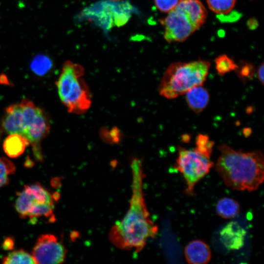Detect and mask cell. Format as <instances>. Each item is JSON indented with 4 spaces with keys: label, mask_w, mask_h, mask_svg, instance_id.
Here are the masks:
<instances>
[{
    "label": "cell",
    "mask_w": 264,
    "mask_h": 264,
    "mask_svg": "<svg viewBox=\"0 0 264 264\" xmlns=\"http://www.w3.org/2000/svg\"><path fill=\"white\" fill-rule=\"evenodd\" d=\"M132 195L127 213L114 225L109 233L111 242L118 248L139 252L150 238L158 232V227L150 218L143 192L144 174L141 159L131 162Z\"/></svg>",
    "instance_id": "obj_1"
},
{
    "label": "cell",
    "mask_w": 264,
    "mask_h": 264,
    "mask_svg": "<svg viewBox=\"0 0 264 264\" xmlns=\"http://www.w3.org/2000/svg\"><path fill=\"white\" fill-rule=\"evenodd\" d=\"M220 154L216 170L227 186L251 192L258 189L264 178V157L260 151L243 152L226 144L218 147Z\"/></svg>",
    "instance_id": "obj_2"
},
{
    "label": "cell",
    "mask_w": 264,
    "mask_h": 264,
    "mask_svg": "<svg viewBox=\"0 0 264 264\" xmlns=\"http://www.w3.org/2000/svg\"><path fill=\"white\" fill-rule=\"evenodd\" d=\"M210 66V63L203 60L171 64L159 84V94L168 99H175L194 87L202 85Z\"/></svg>",
    "instance_id": "obj_3"
},
{
    "label": "cell",
    "mask_w": 264,
    "mask_h": 264,
    "mask_svg": "<svg viewBox=\"0 0 264 264\" xmlns=\"http://www.w3.org/2000/svg\"><path fill=\"white\" fill-rule=\"evenodd\" d=\"M84 74L82 66L66 61L56 83L60 100L69 112L83 114L91 106V95L82 78Z\"/></svg>",
    "instance_id": "obj_4"
},
{
    "label": "cell",
    "mask_w": 264,
    "mask_h": 264,
    "mask_svg": "<svg viewBox=\"0 0 264 264\" xmlns=\"http://www.w3.org/2000/svg\"><path fill=\"white\" fill-rule=\"evenodd\" d=\"M56 197L39 183L25 185L18 193L15 207L22 218L45 217L54 219L53 210Z\"/></svg>",
    "instance_id": "obj_5"
},
{
    "label": "cell",
    "mask_w": 264,
    "mask_h": 264,
    "mask_svg": "<svg viewBox=\"0 0 264 264\" xmlns=\"http://www.w3.org/2000/svg\"><path fill=\"white\" fill-rule=\"evenodd\" d=\"M214 165L210 158L195 148L187 149L178 147L175 167L182 174L186 182V194L191 196L194 194L196 183L209 172Z\"/></svg>",
    "instance_id": "obj_6"
},
{
    "label": "cell",
    "mask_w": 264,
    "mask_h": 264,
    "mask_svg": "<svg viewBox=\"0 0 264 264\" xmlns=\"http://www.w3.org/2000/svg\"><path fill=\"white\" fill-rule=\"evenodd\" d=\"M20 103L24 120L23 136L31 144L36 158L41 160L43 157L40 143L49 131V120L44 112L30 100L24 99Z\"/></svg>",
    "instance_id": "obj_7"
},
{
    "label": "cell",
    "mask_w": 264,
    "mask_h": 264,
    "mask_svg": "<svg viewBox=\"0 0 264 264\" xmlns=\"http://www.w3.org/2000/svg\"><path fill=\"white\" fill-rule=\"evenodd\" d=\"M132 7L127 2H104L100 5L89 9L88 15L107 28L113 25L120 26L125 24L131 17Z\"/></svg>",
    "instance_id": "obj_8"
},
{
    "label": "cell",
    "mask_w": 264,
    "mask_h": 264,
    "mask_svg": "<svg viewBox=\"0 0 264 264\" xmlns=\"http://www.w3.org/2000/svg\"><path fill=\"white\" fill-rule=\"evenodd\" d=\"M168 13L160 21L164 28V38L168 42H182L197 30L187 15L177 7Z\"/></svg>",
    "instance_id": "obj_9"
},
{
    "label": "cell",
    "mask_w": 264,
    "mask_h": 264,
    "mask_svg": "<svg viewBox=\"0 0 264 264\" xmlns=\"http://www.w3.org/2000/svg\"><path fill=\"white\" fill-rule=\"evenodd\" d=\"M31 255L36 264H61L65 260L66 250L55 236L45 234L38 238Z\"/></svg>",
    "instance_id": "obj_10"
},
{
    "label": "cell",
    "mask_w": 264,
    "mask_h": 264,
    "mask_svg": "<svg viewBox=\"0 0 264 264\" xmlns=\"http://www.w3.org/2000/svg\"><path fill=\"white\" fill-rule=\"evenodd\" d=\"M246 234V230L239 223L231 221L222 228L220 237L226 248L235 250L243 246Z\"/></svg>",
    "instance_id": "obj_11"
},
{
    "label": "cell",
    "mask_w": 264,
    "mask_h": 264,
    "mask_svg": "<svg viewBox=\"0 0 264 264\" xmlns=\"http://www.w3.org/2000/svg\"><path fill=\"white\" fill-rule=\"evenodd\" d=\"M2 126L9 134H18L23 136L24 121L21 103L11 105L6 109Z\"/></svg>",
    "instance_id": "obj_12"
},
{
    "label": "cell",
    "mask_w": 264,
    "mask_h": 264,
    "mask_svg": "<svg viewBox=\"0 0 264 264\" xmlns=\"http://www.w3.org/2000/svg\"><path fill=\"white\" fill-rule=\"evenodd\" d=\"M176 7L187 15L197 30L204 23L207 12L200 0H179Z\"/></svg>",
    "instance_id": "obj_13"
},
{
    "label": "cell",
    "mask_w": 264,
    "mask_h": 264,
    "mask_svg": "<svg viewBox=\"0 0 264 264\" xmlns=\"http://www.w3.org/2000/svg\"><path fill=\"white\" fill-rule=\"evenodd\" d=\"M184 255L189 264H206L211 259L210 247L202 241L197 240L189 242L184 249Z\"/></svg>",
    "instance_id": "obj_14"
},
{
    "label": "cell",
    "mask_w": 264,
    "mask_h": 264,
    "mask_svg": "<svg viewBox=\"0 0 264 264\" xmlns=\"http://www.w3.org/2000/svg\"><path fill=\"white\" fill-rule=\"evenodd\" d=\"M185 94L188 106L193 111L197 114L201 113L205 109L210 101L209 91L202 85L192 88Z\"/></svg>",
    "instance_id": "obj_15"
},
{
    "label": "cell",
    "mask_w": 264,
    "mask_h": 264,
    "mask_svg": "<svg viewBox=\"0 0 264 264\" xmlns=\"http://www.w3.org/2000/svg\"><path fill=\"white\" fill-rule=\"evenodd\" d=\"M29 144L24 136L18 134H10L3 142V149L9 157L16 158L24 153Z\"/></svg>",
    "instance_id": "obj_16"
},
{
    "label": "cell",
    "mask_w": 264,
    "mask_h": 264,
    "mask_svg": "<svg viewBox=\"0 0 264 264\" xmlns=\"http://www.w3.org/2000/svg\"><path fill=\"white\" fill-rule=\"evenodd\" d=\"M240 209V204L238 201L226 197L219 199L216 206L218 215L226 219L235 218L239 214Z\"/></svg>",
    "instance_id": "obj_17"
},
{
    "label": "cell",
    "mask_w": 264,
    "mask_h": 264,
    "mask_svg": "<svg viewBox=\"0 0 264 264\" xmlns=\"http://www.w3.org/2000/svg\"><path fill=\"white\" fill-rule=\"evenodd\" d=\"M2 263L36 264V262L31 254L22 249H20L13 251L3 257L2 259Z\"/></svg>",
    "instance_id": "obj_18"
},
{
    "label": "cell",
    "mask_w": 264,
    "mask_h": 264,
    "mask_svg": "<svg viewBox=\"0 0 264 264\" xmlns=\"http://www.w3.org/2000/svg\"><path fill=\"white\" fill-rule=\"evenodd\" d=\"M206 1L210 10L220 17L230 14L235 6L236 0H206Z\"/></svg>",
    "instance_id": "obj_19"
},
{
    "label": "cell",
    "mask_w": 264,
    "mask_h": 264,
    "mask_svg": "<svg viewBox=\"0 0 264 264\" xmlns=\"http://www.w3.org/2000/svg\"><path fill=\"white\" fill-rule=\"evenodd\" d=\"M52 66L51 60L48 57L43 55L36 56L30 65L32 71L39 76L45 74L51 69Z\"/></svg>",
    "instance_id": "obj_20"
},
{
    "label": "cell",
    "mask_w": 264,
    "mask_h": 264,
    "mask_svg": "<svg viewBox=\"0 0 264 264\" xmlns=\"http://www.w3.org/2000/svg\"><path fill=\"white\" fill-rule=\"evenodd\" d=\"M215 68L220 76H223L238 67L234 61L227 55L223 54L217 57L215 60Z\"/></svg>",
    "instance_id": "obj_21"
},
{
    "label": "cell",
    "mask_w": 264,
    "mask_h": 264,
    "mask_svg": "<svg viewBox=\"0 0 264 264\" xmlns=\"http://www.w3.org/2000/svg\"><path fill=\"white\" fill-rule=\"evenodd\" d=\"M214 142L205 134H198L196 138L195 149L202 154L210 158L212 153Z\"/></svg>",
    "instance_id": "obj_22"
},
{
    "label": "cell",
    "mask_w": 264,
    "mask_h": 264,
    "mask_svg": "<svg viewBox=\"0 0 264 264\" xmlns=\"http://www.w3.org/2000/svg\"><path fill=\"white\" fill-rule=\"evenodd\" d=\"M235 71L240 79L245 83L252 79L255 69L252 63L246 61H241Z\"/></svg>",
    "instance_id": "obj_23"
},
{
    "label": "cell",
    "mask_w": 264,
    "mask_h": 264,
    "mask_svg": "<svg viewBox=\"0 0 264 264\" xmlns=\"http://www.w3.org/2000/svg\"><path fill=\"white\" fill-rule=\"evenodd\" d=\"M100 136L104 142L112 145L120 143L122 134L117 127H114L110 129L104 127L100 130Z\"/></svg>",
    "instance_id": "obj_24"
},
{
    "label": "cell",
    "mask_w": 264,
    "mask_h": 264,
    "mask_svg": "<svg viewBox=\"0 0 264 264\" xmlns=\"http://www.w3.org/2000/svg\"><path fill=\"white\" fill-rule=\"evenodd\" d=\"M15 171L14 164L8 159L0 158V188L9 182L8 176Z\"/></svg>",
    "instance_id": "obj_25"
},
{
    "label": "cell",
    "mask_w": 264,
    "mask_h": 264,
    "mask_svg": "<svg viewBox=\"0 0 264 264\" xmlns=\"http://www.w3.org/2000/svg\"><path fill=\"white\" fill-rule=\"evenodd\" d=\"M179 0H154L157 8L161 12L168 13L174 9Z\"/></svg>",
    "instance_id": "obj_26"
},
{
    "label": "cell",
    "mask_w": 264,
    "mask_h": 264,
    "mask_svg": "<svg viewBox=\"0 0 264 264\" xmlns=\"http://www.w3.org/2000/svg\"><path fill=\"white\" fill-rule=\"evenodd\" d=\"M264 64L262 62L257 70V77L261 85H264Z\"/></svg>",
    "instance_id": "obj_27"
},
{
    "label": "cell",
    "mask_w": 264,
    "mask_h": 264,
    "mask_svg": "<svg viewBox=\"0 0 264 264\" xmlns=\"http://www.w3.org/2000/svg\"><path fill=\"white\" fill-rule=\"evenodd\" d=\"M14 246V240L11 237L7 238L2 243V248L6 250L12 249Z\"/></svg>",
    "instance_id": "obj_28"
},
{
    "label": "cell",
    "mask_w": 264,
    "mask_h": 264,
    "mask_svg": "<svg viewBox=\"0 0 264 264\" xmlns=\"http://www.w3.org/2000/svg\"><path fill=\"white\" fill-rule=\"evenodd\" d=\"M247 25L250 29H255L258 26V22L255 19H250L247 22Z\"/></svg>",
    "instance_id": "obj_29"
},
{
    "label": "cell",
    "mask_w": 264,
    "mask_h": 264,
    "mask_svg": "<svg viewBox=\"0 0 264 264\" xmlns=\"http://www.w3.org/2000/svg\"><path fill=\"white\" fill-rule=\"evenodd\" d=\"M190 140V136L188 134H185L182 135V140L185 142H187L189 141Z\"/></svg>",
    "instance_id": "obj_30"
},
{
    "label": "cell",
    "mask_w": 264,
    "mask_h": 264,
    "mask_svg": "<svg viewBox=\"0 0 264 264\" xmlns=\"http://www.w3.org/2000/svg\"><path fill=\"white\" fill-rule=\"evenodd\" d=\"M244 135H250L251 132V131H249V129L248 128H246V129H244Z\"/></svg>",
    "instance_id": "obj_31"
}]
</instances>
